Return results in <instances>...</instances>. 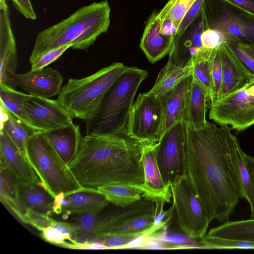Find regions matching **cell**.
Instances as JSON below:
<instances>
[{
    "label": "cell",
    "instance_id": "cell-1",
    "mask_svg": "<svg viewBox=\"0 0 254 254\" xmlns=\"http://www.w3.org/2000/svg\"><path fill=\"white\" fill-rule=\"evenodd\" d=\"M232 129L228 125L218 127L210 122L200 129L186 124V171L210 222L228 221L243 198L231 159L236 137Z\"/></svg>",
    "mask_w": 254,
    "mask_h": 254
},
{
    "label": "cell",
    "instance_id": "cell-2",
    "mask_svg": "<svg viewBox=\"0 0 254 254\" xmlns=\"http://www.w3.org/2000/svg\"><path fill=\"white\" fill-rule=\"evenodd\" d=\"M143 143L126 133L86 134L68 166L84 188L141 184L144 182L141 160Z\"/></svg>",
    "mask_w": 254,
    "mask_h": 254
},
{
    "label": "cell",
    "instance_id": "cell-3",
    "mask_svg": "<svg viewBox=\"0 0 254 254\" xmlns=\"http://www.w3.org/2000/svg\"><path fill=\"white\" fill-rule=\"evenodd\" d=\"M110 11L107 0L93 2L39 32L29 58L30 63L48 51L60 47L71 45L73 49L88 48L99 36L107 31Z\"/></svg>",
    "mask_w": 254,
    "mask_h": 254
},
{
    "label": "cell",
    "instance_id": "cell-4",
    "mask_svg": "<svg viewBox=\"0 0 254 254\" xmlns=\"http://www.w3.org/2000/svg\"><path fill=\"white\" fill-rule=\"evenodd\" d=\"M147 76L146 70L127 67L109 88L94 118L85 121L86 134L127 133L134 98Z\"/></svg>",
    "mask_w": 254,
    "mask_h": 254
},
{
    "label": "cell",
    "instance_id": "cell-5",
    "mask_svg": "<svg viewBox=\"0 0 254 254\" xmlns=\"http://www.w3.org/2000/svg\"><path fill=\"white\" fill-rule=\"evenodd\" d=\"M127 67L115 62L88 76L70 78L57 100L73 118L91 120L109 88Z\"/></svg>",
    "mask_w": 254,
    "mask_h": 254
},
{
    "label": "cell",
    "instance_id": "cell-6",
    "mask_svg": "<svg viewBox=\"0 0 254 254\" xmlns=\"http://www.w3.org/2000/svg\"><path fill=\"white\" fill-rule=\"evenodd\" d=\"M26 157L47 191L54 198L84 189L62 160L44 133L36 132L28 139Z\"/></svg>",
    "mask_w": 254,
    "mask_h": 254
},
{
    "label": "cell",
    "instance_id": "cell-7",
    "mask_svg": "<svg viewBox=\"0 0 254 254\" xmlns=\"http://www.w3.org/2000/svg\"><path fill=\"white\" fill-rule=\"evenodd\" d=\"M202 10L207 28L221 32L225 41L254 45V15L225 0H204Z\"/></svg>",
    "mask_w": 254,
    "mask_h": 254
},
{
    "label": "cell",
    "instance_id": "cell-8",
    "mask_svg": "<svg viewBox=\"0 0 254 254\" xmlns=\"http://www.w3.org/2000/svg\"><path fill=\"white\" fill-rule=\"evenodd\" d=\"M155 210L154 202L142 197L125 207H118L103 214L90 242L110 235H143L154 225Z\"/></svg>",
    "mask_w": 254,
    "mask_h": 254
},
{
    "label": "cell",
    "instance_id": "cell-9",
    "mask_svg": "<svg viewBox=\"0 0 254 254\" xmlns=\"http://www.w3.org/2000/svg\"><path fill=\"white\" fill-rule=\"evenodd\" d=\"M171 190L179 229L195 239L204 236L210 222L202 209L186 172L175 177L171 183Z\"/></svg>",
    "mask_w": 254,
    "mask_h": 254
},
{
    "label": "cell",
    "instance_id": "cell-10",
    "mask_svg": "<svg viewBox=\"0 0 254 254\" xmlns=\"http://www.w3.org/2000/svg\"><path fill=\"white\" fill-rule=\"evenodd\" d=\"M163 96L139 94L131 108L127 134L140 142H157L163 135Z\"/></svg>",
    "mask_w": 254,
    "mask_h": 254
},
{
    "label": "cell",
    "instance_id": "cell-11",
    "mask_svg": "<svg viewBox=\"0 0 254 254\" xmlns=\"http://www.w3.org/2000/svg\"><path fill=\"white\" fill-rule=\"evenodd\" d=\"M209 118L239 131L254 125V84L210 102Z\"/></svg>",
    "mask_w": 254,
    "mask_h": 254
},
{
    "label": "cell",
    "instance_id": "cell-12",
    "mask_svg": "<svg viewBox=\"0 0 254 254\" xmlns=\"http://www.w3.org/2000/svg\"><path fill=\"white\" fill-rule=\"evenodd\" d=\"M186 124L180 122L167 130L157 142L156 159L162 179L171 185L177 175L186 172L185 163Z\"/></svg>",
    "mask_w": 254,
    "mask_h": 254
},
{
    "label": "cell",
    "instance_id": "cell-13",
    "mask_svg": "<svg viewBox=\"0 0 254 254\" xmlns=\"http://www.w3.org/2000/svg\"><path fill=\"white\" fill-rule=\"evenodd\" d=\"M24 106L35 132L45 133L73 124V117L57 100L31 95Z\"/></svg>",
    "mask_w": 254,
    "mask_h": 254
},
{
    "label": "cell",
    "instance_id": "cell-14",
    "mask_svg": "<svg viewBox=\"0 0 254 254\" xmlns=\"http://www.w3.org/2000/svg\"><path fill=\"white\" fill-rule=\"evenodd\" d=\"M206 28L202 6L197 16L185 30L175 36L164 67L170 68L192 64L193 57L203 49L201 35Z\"/></svg>",
    "mask_w": 254,
    "mask_h": 254
},
{
    "label": "cell",
    "instance_id": "cell-15",
    "mask_svg": "<svg viewBox=\"0 0 254 254\" xmlns=\"http://www.w3.org/2000/svg\"><path fill=\"white\" fill-rule=\"evenodd\" d=\"M157 142H143L141 160L144 172L142 184L134 185L142 192L141 197L155 203H170L172 198L171 185L163 181L156 159ZM133 186V185H132Z\"/></svg>",
    "mask_w": 254,
    "mask_h": 254
},
{
    "label": "cell",
    "instance_id": "cell-16",
    "mask_svg": "<svg viewBox=\"0 0 254 254\" xmlns=\"http://www.w3.org/2000/svg\"><path fill=\"white\" fill-rule=\"evenodd\" d=\"M0 83L15 88L17 52L6 0H0Z\"/></svg>",
    "mask_w": 254,
    "mask_h": 254
},
{
    "label": "cell",
    "instance_id": "cell-17",
    "mask_svg": "<svg viewBox=\"0 0 254 254\" xmlns=\"http://www.w3.org/2000/svg\"><path fill=\"white\" fill-rule=\"evenodd\" d=\"M63 81L61 73L50 67L17 74L15 78L16 85L28 94L45 98L58 96L62 90Z\"/></svg>",
    "mask_w": 254,
    "mask_h": 254
},
{
    "label": "cell",
    "instance_id": "cell-18",
    "mask_svg": "<svg viewBox=\"0 0 254 254\" xmlns=\"http://www.w3.org/2000/svg\"><path fill=\"white\" fill-rule=\"evenodd\" d=\"M109 201L97 189L83 190L65 196L61 192L54 197L53 212L59 215L63 213L79 214L104 209Z\"/></svg>",
    "mask_w": 254,
    "mask_h": 254
},
{
    "label": "cell",
    "instance_id": "cell-19",
    "mask_svg": "<svg viewBox=\"0 0 254 254\" xmlns=\"http://www.w3.org/2000/svg\"><path fill=\"white\" fill-rule=\"evenodd\" d=\"M218 50L222 77L220 91L216 99L222 98L244 87L250 81L253 74L225 41L219 46Z\"/></svg>",
    "mask_w": 254,
    "mask_h": 254
},
{
    "label": "cell",
    "instance_id": "cell-20",
    "mask_svg": "<svg viewBox=\"0 0 254 254\" xmlns=\"http://www.w3.org/2000/svg\"><path fill=\"white\" fill-rule=\"evenodd\" d=\"M0 162L8 167L18 181L28 183L41 182L26 157L3 129L0 130Z\"/></svg>",
    "mask_w": 254,
    "mask_h": 254
},
{
    "label": "cell",
    "instance_id": "cell-21",
    "mask_svg": "<svg viewBox=\"0 0 254 254\" xmlns=\"http://www.w3.org/2000/svg\"><path fill=\"white\" fill-rule=\"evenodd\" d=\"M17 194L18 211L15 215L18 218L28 209L50 216L54 212V198L41 182L28 183L17 180Z\"/></svg>",
    "mask_w": 254,
    "mask_h": 254
},
{
    "label": "cell",
    "instance_id": "cell-22",
    "mask_svg": "<svg viewBox=\"0 0 254 254\" xmlns=\"http://www.w3.org/2000/svg\"><path fill=\"white\" fill-rule=\"evenodd\" d=\"M157 11H153L147 21L140 48L149 62L154 64L169 54L174 37L160 32V21L157 17Z\"/></svg>",
    "mask_w": 254,
    "mask_h": 254
},
{
    "label": "cell",
    "instance_id": "cell-23",
    "mask_svg": "<svg viewBox=\"0 0 254 254\" xmlns=\"http://www.w3.org/2000/svg\"><path fill=\"white\" fill-rule=\"evenodd\" d=\"M209 100L205 89L192 76L187 94L183 122L194 129L204 128L207 124L206 115Z\"/></svg>",
    "mask_w": 254,
    "mask_h": 254
},
{
    "label": "cell",
    "instance_id": "cell-24",
    "mask_svg": "<svg viewBox=\"0 0 254 254\" xmlns=\"http://www.w3.org/2000/svg\"><path fill=\"white\" fill-rule=\"evenodd\" d=\"M192 77V75L187 77L163 96L164 103L163 135L176 124L183 122V118L186 96Z\"/></svg>",
    "mask_w": 254,
    "mask_h": 254
},
{
    "label": "cell",
    "instance_id": "cell-25",
    "mask_svg": "<svg viewBox=\"0 0 254 254\" xmlns=\"http://www.w3.org/2000/svg\"><path fill=\"white\" fill-rule=\"evenodd\" d=\"M44 133L59 155L68 165L75 156L82 137L79 126L73 124Z\"/></svg>",
    "mask_w": 254,
    "mask_h": 254
},
{
    "label": "cell",
    "instance_id": "cell-26",
    "mask_svg": "<svg viewBox=\"0 0 254 254\" xmlns=\"http://www.w3.org/2000/svg\"><path fill=\"white\" fill-rule=\"evenodd\" d=\"M0 112V129L6 132L19 150L26 157L27 141L36 132L1 105Z\"/></svg>",
    "mask_w": 254,
    "mask_h": 254
},
{
    "label": "cell",
    "instance_id": "cell-27",
    "mask_svg": "<svg viewBox=\"0 0 254 254\" xmlns=\"http://www.w3.org/2000/svg\"><path fill=\"white\" fill-rule=\"evenodd\" d=\"M212 237L254 242V218L227 221L211 229L207 234Z\"/></svg>",
    "mask_w": 254,
    "mask_h": 254
},
{
    "label": "cell",
    "instance_id": "cell-28",
    "mask_svg": "<svg viewBox=\"0 0 254 254\" xmlns=\"http://www.w3.org/2000/svg\"><path fill=\"white\" fill-rule=\"evenodd\" d=\"M31 96L28 94L17 91L15 88L8 86L5 84L0 83V105L13 116L32 128L24 106L25 101Z\"/></svg>",
    "mask_w": 254,
    "mask_h": 254
},
{
    "label": "cell",
    "instance_id": "cell-29",
    "mask_svg": "<svg viewBox=\"0 0 254 254\" xmlns=\"http://www.w3.org/2000/svg\"><path fill=\"white\" fill-rule=\"evenodd\" d=\"M214 50L203 48L192 60V75L205 89L210 101L213 97L212 65Z\"/></svg>",
    "mask_w": 254,
    "mask_h": 254
},
{
    "label": "cell",
    "instance_id": "cell-30",
    "mask_svg": "<svg viewBox=\"0 0 254 254\" xmlns=\"http://www.w3.org/2000/svg\"><path fill=\"white\" fill-rule=\"evenodd\" d=\"M192 73V64L170 68L164 66L160 71L154 86L148 92L158 97H162Z\"/></svg>",
    "mask_w": 254,
    "mask_h": 254
},
{
    "label": "cell",
    "instance_id": "cell-31",
    "mask_svg": "<svg viewBox=\"0 0 254 254\" xmlns=\"http://www.w3.org/2000/svg\"><path fill=\"white\" fill-rule=\"evenodd\" d=\"M245 153L242 149L236 137L231 150V159L241 184L243 198L245 199L252 207L254 203V191L251 176L247 166Z\"/></svg>",
    "mask_w": 254,
    "mask_h": 254
},
{
    "label": "cell",
    "instance_id": "cell-32",
    "mask_svg": "<svg viewBox=\"0 0 254 254\" xmlns=\"http://www.w3.org/2000/svg\"><path fill=\"white\" fill-rule=\"evenodd\" d=\"M97 190L117 207H125L142 198L141 191L132 185H106Z\"/></svg>",
    "mask_w": 254,
    "mask_h": 254
},
{
    "label": "cell",
    "instance_id": "cell-33",
    "mask_svg": "<svg viewBox=\"0 0 254 254\" xmlns=\"http://www.w3.org/2000/svg\"><path fill=\"white\" fill-rule=\"evenodd\" d=\"M0 198L1 202L15 214L18 211L17 194V179L15 175L0 162Z\"/></svg>",
    "mask_w": 254,
    "mask_h": 254
},
{
    "label": "cell",
    "instance_id": "cell-34",
    "mask_svg": "<svg viewBox=\"0 0 254 254\" xmlns=\"http://www.w3.org/2000/svg\"><path fill=\"white\" fill-rule=\"evenodd\" d=\"M104 209L75 214L73 224L75 226L76 233L73 241L85 243L91 241L94 230Z\"/></svg>",
    "mask_w": 254,
    "mask_h": 254
},
{
    "label": "cell",
    "instance_id": "cell-35",
    "mask_svg": "<svg viewBox=\"0 0 254 254\" xmlns=\"http://www.w3.org/2000/svg\"><path fill=\"white\" fill-rule=\"evenodd\" d=\"M159 239L164 249H206L198 241L192 238L185 233H180L168 229Z\"/></svg>",
    "mask_w": 254,
    "mask_h": 254
},
{
    "label": "cell",
    "instance_id": "cell-36",
    "mask_svg": "<svg viewBox=\"0 0 254 254\" xmlns=\"http://www.w3.org/2000/svg\"><path fill=\"white\" fill-rule=\"evenodd\" d=\"M196 0H168L164 6L157 12V17L162 20L170 18L177 26L180 24Z\"/></svg>",
    "mask_w": 254,
    "mask_h": 254
},
{
    "label": "cell",
    "instance_id": "cell-37",
    "mask_svg": "<svg viewBox=\"0 0 254 254\" xmlns=\"http://www.w3.org/2000/svg\"><path fill=\"white\" fill-rule=\"evenodd\" d=\"M198 242L206 249H254V242L212 237L205 235L198 239Z\"/></svg>",
    "mask_w": 254,
    "mask_h": 254
},
{
    "label": "cell",
    "instance_id": "cell-38",
    "mask_svg": "<svg viewBox=\"0 0 254 254\" xmlns=\"http://www.w3.org/2000/svg\"><path fill=\"white\" fill-rule=\"evenodd\" d=\"M19 218L25 223L28 224L39 231L52 227L55 220L50 215L31 209L25 210Z\"/></svg>",
    "mask_w": 254,
    "mask_h": 254
},
{
    "label": "cell",
    "instance_id": "cell-39",
    "mask_svg": "<svg viewBox=\"0 0 254 254\" xmlns=\"http://www.w3.org/2000/svg\"><path fill=\"white\" fill-rule=\"evenodd\" d=\"M71 45H65L52 49L45 53L31 64V71L41 70L46 68L58 59L64 52L69 48Z\"/></svg>",
    "mask_w": 254,
    "mask_h": 254
},
{
    "label": "cell",
    "instance_id": "cell-40",
    "mask_svg": "<svg viewBox=\"0 0 254 254\" xmlns=\"http://www.w3.org/2000/svg\"><path fill=\"white\" fill-rule=\"evenodd\" d=\"M142 236L140 234L110 235L99 237L92 242L101 243L109 249H122L134 239Z\"/></svg>",
    "mask_w": 254,
    "mask_h": 254
},
{
    "label": "cell",
    "instance_id": "cell-41",
    "mask_svg": "<svg viewBox=\"0 0 254 254\" xmlns=\"http://www.w3.org/2000/svg\"><path fill=\"white\" fill-rule=\"evenodd\" d=\"M218 47L215 49L212 59V79L213 86V97L210 102L217 98L221 86L222 72Z\"/></svg>",
    "mask_w": 254,
    "mask_h": 254
},
{
    "label": "cell",
    "instance_id": "cell-42",
    "mask_svg": "<svg viewBox=\"0 0 254 254\" xmlns=\"http://www.w3.org/2000/svg\"><path fill=\"white\" fill-rule=\"evenodd\" d=\"M225 41L224 35L215 29L206 28L201 35L202 46L206 50L217 48Z\"/></svg>",
    "mask_w": 254,
    "mask_h": 254
},
{
    "label": "cell",
    "instance_id": "cell-43",
    "mask_svg": "<svg viewBox=\"0 0 254 254\" xmlns=\"http://www.w3.org/2000/svg\"><path fill=\"white\" fill-rule=\"evenodd\" d=\"M228 47L236 55L242 63L253 73L254 74V59L238 43L231 41H225Z\"/></svg>",
    "mask_w": 254,
    "mask_h": 254
},
{
    "label": "cell",
    "instance_id": "cell-44",
    "mask_svg": "<svg viewBox=\"0 0 254 254\" xmlns=\"http://www.w3.org/2000/svg\"><path fill=\"white\" fill-rule=\"evenodd\" d=\"M40 236L46 242L58 246L64 247L66 243V237L53 227H49L41 231Z\"/></svg>",
    "mask_w": 254,
    "mask_h": 254
},
{
    "label": "cell",
    "instance_id": "cell-45",
    "mask_svg": "<svg viewBox=\"0 0 254 254\" xmlns=\"http://www.w3.org/2000/svg\"><path fill=\"white\" fill-rule=\"evenodd\" d=\"M203 2L204 0H196L193 3L183 18L177 34L183 33L193 21L200 11Z\"/></svg>",
    "mask_w": 254,
    "mask_h": 254
},
{
    "label": "cell",
    "instance_id": "cell-46",
    "mask_svg": "<svg viewBox=\"0 0 254 254\" xmlns=\"http://www.w3.org/2000/svg\"><path fill=\"white\" fill-rule=\"evenodd\" d=\"M14 7L25 18L36 20L37 16L30 0H11Z\"/></svg>",
    "mask_w": 254,
    "mask_h": 254
},
{
    "label": "cell",
    "instance_id": "cell-47",
    "mask_svg": "<svg viewBox=\"0 0 254 254\" xmlns=\"http://www.w3.org/2000/svg\"><path fill=\"white\" fill-rule=\"evenodd\" d=\"M52 227L61 232L70 242L74 240L76 231L73 223L55 220Z\"/></svg>",
    "mask_w": 254,
    "mask_h": 254
},
{
    "label": "cell",
    "instance_id": "cell-48",
    "mask_svg": "<svg viewBox=\"0 0 254 254\" xmlns=\"http://www.w3.org/2000/svg\"><path fill=\"white\" fill-rule=\"evenodd\" d=\"M160 21V32L163 34L175 37L178 31V27L176 24L168 17Z\"/></svg>",
    "mask_w": 254,
    "mask_h": 254
},
{
    "label": "cell",
    "instance_id": "cell-49",
    "mask_svg": "<svg viewBox=\"0 0 254 254\" xmlns=\"http://www.w3.org/2000/svg\"><path fill=\"white\" fill-rule=\"evenodd\" d=\"M232 4L254 15V0H225Z\"/></svg>",
    "mask_w": 254,
    "mask_h": 254
},
{
    "label": "cell",
    "instance_id": "cell-50",
    "mask_svg": "<svg viewBox=\"0 0 254 254\" xmlns=\"http://www.w3.org/2000/svg\"><path fill=\"white\" fill-rule=\"evenodd\" d=\"M245 159L251 176L254 191V156H251L245 153ZM251 218H254V203L251 207Z\"/></svg>",
    "mask_w": 254,
    "mask_h": 254
},
{
    "label": "cell",
    "instance_id": "cell-51",
    "mask_svg": "<svg viewBox=\"0 0 254 254\" xmlns=\"http://www.w3.org/2000/svg\"><path fill=\"white\" fill-rule=\"evenodd\" d=\"M238 44L254 59V45H246Z\"/></svg>",
    "mask_w": 254,
    "mask_h": 254
},
{
    "label": "cell",
    "instance_id": "cell-52",
    "mask_svg": "<svg viewBox=\"0 0 254 254\" xmlns=\"http://www.w3.org/2000/svg\"><path fill=\"white\" fill-rule=\"evenodd\" d=\"M254 84V74H252L251 80L250 81L246 84L247 86H250L252 84Z\"/></svg>",
    "mask_w": 254,
    "mask_h": 254
}]
</instances>
